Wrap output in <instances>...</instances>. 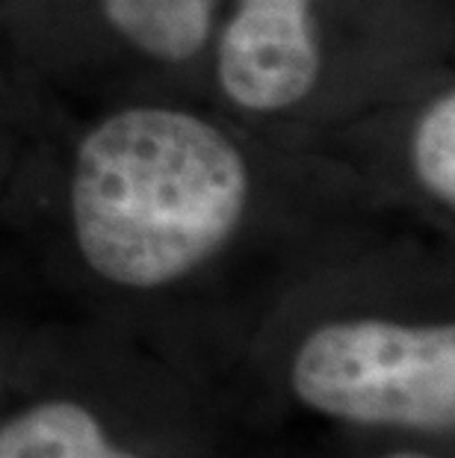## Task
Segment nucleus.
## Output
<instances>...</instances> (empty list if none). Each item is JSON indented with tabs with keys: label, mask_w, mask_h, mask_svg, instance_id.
I'll use <instances>...</instances> for the list:
<instances>
[{
	"label": "nucleus",
	"mask_w": 455,
	"mask_h": 458,
	"mask_svg": "<svg viewBox=\"0 0 455 458\" xmlns=\"http://www.w3.org/2000/svg\"><path fill=\"white\" fill-rule=\"evenodd\" d=\"M319 414L364 426L452 428L455 328L350 319L316 328L290 369Z\"/></svg>",
	"instance_id": "2"
},
{
	"label": "nucleus",
	"mask_w": 455,
	"mask_h": 458,
	"mask_svg": "<svg viewBox=\"0 0 455 458\" xmlns=\"http://www.w3.org/2000/svg\"><path fill=\"white\" fill-rule=\"evenodd\" d=\"M104 13L142 54L183 63L207 42L213 0H104Z\"/></svg>",
	"instance_id": "5"
},
{
	"label": "nucleus",
	"mask_w": 455,
	"mask_h": 458,
	"mask_svg": "<svg viewBox=\"0 0 455 458\" xmlns=\"http://www.w3.org/2000/svg\"><path fill=\"white\" fill-rule=\"evenodd\" d=\"M414 169L423 187L443 204H455V95L434 101L414 131Z\"/></svg>",
	"instance_id": "6"
},
{
	"label": "nucleus",
	"mask_w": 455,
	"mask_h": 458,
	"mask_svg": "<svg viewBox=\"0 0 455 458\" xmlns=\"http://www.w3.org/2000/svg\"><path fill=\"white\" fill-rule=\"evenodd\" d=\"M0 458H137L77 403H42L0 426Z\"/></svg>",
	"instance_id": "4"
},
{
	"label": "nucleus",
	"mask_w": 455,
	"mask_h": 458,
	"mask_svg": "<svg viewBox=\"0 0 455 458\" xmlns=\"http://www.w3.org/2000/svg\"><path fill=\"white\" fill-rule=\"evenodd\" d=\"M319 47L311 0H240L219 42V81L251 113L287 110L314 89Z\"/></svg>",
	"instance_id": "3"
},
{
	"label": "nucleus",
	"mask_w": 455,
	"mask_h": 458,
	"mask_svg": "<svg viewBox=\"0 0 455 458\" xmlns=\"http://www.w3.org/2000/svg\"><path fill=\"white\" fill-rule=\"evenodd\" d=\"M249 190L243 154L216 124L163 106L115 113L77 151V246L113 284L163 287L225 246Z\"/></svg>",
	"instance_id": "1"
},
{
	"label": "nucleus",
	"mask_w": 455,
	"mask_h": 458,
	"mask_svg": "<svg viewBox=\"0 0 455 458\" xmlns=\"http://www.w3.org/2000/svg\"><path fill=\"white\" fill-rule=\"evenodd\" d=\"M391 458H432V455H423V453H396Z\"/></svg>",
	"instance_id": "7"
}]
</instances>
